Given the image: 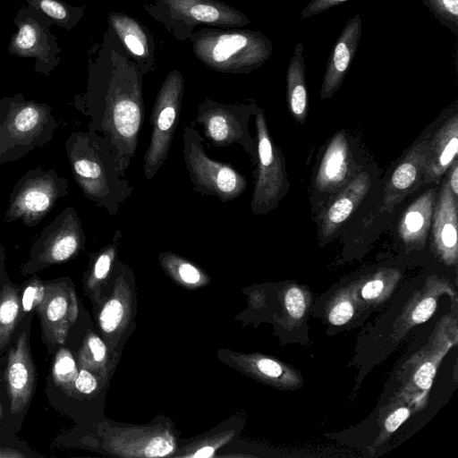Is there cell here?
I'll use <instances>...</instances> for the list:
<instances>
[{"instance_id": "obj_1", "label": "cell", "mask_w": 458, "mask_h": 458, "mask_svg": "<svg viewBox=\"0 0 458 458\" xmlns=\"http://www.w3.org/2000/svg\"><path fill=\"white\" fill-rule=\"evenodd\" d=\"M72 176L84 196L114 215L132 192L109 141L94 131H72L64 142Z\"/></svg>"}, {"instance_id": "obj_2", "label": "cell", "mask_w": 458, "mask_h": 458, "mask_svg": "<svg viewBox=\"0 0 458 458\" xmlns=\"http://www.w3.org/2000/svg\"><path fill=\"white\" fill-rule=\"evenodd\" d=\"M56 127L50 105L28 100L21 93L0 98V165L44 147Z\"/></svg>"}, {"instance_id": "obj_3", "label": "cell", "mask_w": 458, "mask_h": 458, "mask_svg": "<svg viewBox=\"0 0 458 458\" xmlns=\"http://www.w3.org/2000/svg\"><path fill=\"white\" fill-rule=\"evenodd\" d=\"M69 182L55 169H29L21 175L9 195L4 223L21 221L27 227L38 225L68 194Z\"/></svg>"}, {"instance_id": "obj_4", "label": "cell", "mask_w": 458, "mask_h": 458, "mask_svg": "<svg viewBox=\"0 0 458 458\" xmlns=\"http://www.w3.org/2000/svg\"><path fill=\"white\" fill-rule=\"evenodd\" d=\"M182 154L194 190L223 202L233 200L247 187L245 177L225 163L209 157L200 134L191 126L182 133Z\"/></svg>"}, {"instance_id": "obj_5", "label": "cell", "mask_w": 458, "mask_h": 458, "mask_svg": "<svg viewBox=\"0 0 458 458\" xmlns=\"http://www.w3.org/2000/svg\"><path fill=\"white\" fill-rule=\"evenodd\" d=\"M85 233L76 209L62 210L33 242L22 265V276L33 275L77 256L85 246Z\"/></svg>"}, {"instance_id": "obj_6", "label": "cell", "mask_w": 458, "mask_h": 458, "mask_svg": "<svg viewBox=\"0 0 458 458\" xmlns=\"http://www.w3.org/2000/svg\"><path fill=\"white\" fill-rule=\"evenodd\" d=\"M257 128L258 170L251 199L255 215L274 209L285 195L289 184L284 160L280 149L272 140L262 110L255 115Z\"/></svg>"}, {"instance_id": "obj_7", "label": "cell", "mask_w": 458, "mask_h": 458, "mask_svg": "<svg viewBox=\"0 0 458 458\" xmlns=\"http://www.w3.org/2000/svg\"><path fill=\"white\" fill-rule=\"evenodd\" d=\"M13 22L17 31L11 36L7 52L18 57L33 58L34 70L46 76L60 64L62 52L51 25L28 7H21Z\"/></svg>"}, {"instance_id": "obj_8", "label": "cell", "mask_w": 458, "mask_h": 458, "mask_svg": "<svg viewBox=\"0 0 458 458\" xmlns=\"http://www.w3.org/2000/svg\"><path fill=\"white\" fill-rule=\"evenodd\" d=\"M182 98V81L169 77L163 84L150 115L152 131L145 153L143 170L147 179L154 177L166 160L175 132Z\"/></svg>"}, {"instance_id": "obj_9", "label": "cell", "mask_w": 458, "mask_h": 458, "mask_svg": "<svg viewBox=\"0 0 458 458\" xmlns=\"http://www.w3.org/2000/svg\"><path fill=\"white\" fill-rule=\"evenodd\" d=\"M36 310L45 343L53 346L63 344L78 313L75 294L68 279L44 281V294Z\"/></svg>"}, {"instance_id": "obj_10", "label": "cell", "mask_w": 458, "mask_h": 458, "mask_svg": "<svg viewBox=\"0 0 458 458\" xmlns=\"http://www.w3.org/2000/svg\"><path fill=\"white\" fill-rule=\"evenodd\" d=\"M250 111L235 106L203 103L199 107L196 122L201 124L207 138L216 147L241 144L251 155L257 150L248 131Z\"/></svg>"}, {"instance_id": "obj_11", "label": "cell", "mask_w": 458, "mask_h": 458, "mask_svg": "<svg viewBox=\"0 0 458 458\" xmlns=\"http://www.w3.org/2000/svg\"><path fill=\"white\" fill-rule=\"evenodd\" d=\"M206 50L208 63L219 68L236 62V67L253 69L272 54V44L260 32H236L219 35Z\"/></svg>"}, {"instance_id": "obj_12", "label": "cell", "mask_w": 458, "mask_h": 458, "mask_svg": "<svg viewBox=\"0 0 458 458\" xmlns=\"http://www.w3.org/2000/svg\"><path fill=\"white\" fill-rule=\"evenodd\" d=\"M30 322L27 318L8 353L5 375L12 415L28 407L35 389L37 373L30 345Z\"/></svg>"}, {"instance_id": "obj_13", "label": "cell", "mask_w": 458, "mask_h": 458, "mask_svg": "<svg viewBox=\"0 0 458 458\" xmlns=\"http://www.w3.org/2000/svg\"><path fill=\"white\" fill-rule=\"evenodd\" d=\"M361 36V18L355 14L344 26L328 56L320 98H331L341 87L358 50Z\"/></svg>"}, {"instance_id": "obj_14", "label": "cell", "mask_w": 458, "mask_h": 458, "mask_svg": "<svg viewBox=\"0 0 458 458\" xmlns=\"http://www.w3.org/2000/svg\"><path fill=\"white\" fill-rule=\"evenodd\" d=\"M432 234L436 248L447 261L456 259L457 198L453 194L447 179L441 186L432 216Z\"/></svg>"}, {"instance_id": "obj_15", "label": "cell", "mask_w": 458, "mask_h": 458, "mask_svg": "<svg viewBox=\"0 0 458 458\" xmlns=\"http://www.w3.org/2000/svg\"><path fill=\"white\" fill-rule=\"evenodd\" d=\"M430 140L414 145L394 171L386 189L384 202L394 206L423 181Z\"/></svg>"}, {"instance_id": "obj_16", "label": "cell", "mask_w": 458, "mask_h": 458, "mask_svg": "<svg viewBox=\"0 0 458 458\" xmlns=\"http://www.w3.org/2000/svg\"><path fill=\"white\" fill-rule=\"evenodd\" d=\"M351 150L344 131L331 139L317 172L315 184L320 191H333L349 179Z\"/></svg>"}, {"instance_id": "obj_17", "label": "cell", "mask_w": 458, "mask_h": 458, "mask_svg": "<svg viewBox=\"0 0 458 458\" xmlns=\"http://www.w3.org/2000/svg\"><path fill=\"white\" fill-rule=\"evenodd\" d=\"M458 116L448 118L429 141L422 182H437L456 158Z\"/></svg>"}, {"instance_id": "obj_18", "label": "cell", "mask_w": 458, "mask_h": 458, "mask_svg": "<svg viewBox=\"0 0 458 458\" xmlns=\"http://www.w3.org/2000/svg\"><path fill=\"white\" fill-rule=\"evenodd\" d=\"M371 185L369 174L356 175L324 210L321 218L323 236H330L347 220L367 195Z\"/></svg>"}, {"instance_id": "obj_19", "label": "cell", "mask_w": 458, "mask_h": 458, "mask_svg": "<svg viewBox=\"0 0 458 458\" xmlns=\"http://www.w3.org/2000/svg\"><path fill=\"white\" fill-rule=\"evenodd\" d=\"M435 191L430 189L403 212L398 224L399 236L406 244H423L432 222Z\"/></svg>"}, {"instance_id": "obj_20", "label": "cell", "mask_w": 458, "mask_h": 458, "mask_svg": "<svg viewBox=\"0 0 458 458\" xmlns=\"http://www.w3.org/2000/svg\"><path fill=\"white\" fill-rule=\"evenodd\" d=\"M303 45L296 44L286 71L287 102L291 114L304 123L308 113V91L305 79Z\"/></svg>"}, {"instance_id": "obj_21", "label": "cell", "mask_w": 458, "mask_h": 458, "mask_svg": "<svg viewBox=\"0 0 458 458\" xmlns=\"http://www.w3.org/2000/svg\"><path fill=\"white\" fill-rule=\"evenodd\" d=\"M22 315L18 288L7 277L0 292V352L9 344Z\"/></svg>"}, {"instance_id": "obj_22", "label": "cell", "mask_w": 458, "mask_h": 458, "mask_svg": "<svg viewBox=\"0 0 458 458\" xmlns=\"http://www.w3.org/2000/svg\"><path fill=\"white\" fill-rule=\"evenodd\" d=\"M27 7L50 25L71 30L83 13L82 7L72 6L63 0H25Z\"/></svg>"}, {"instance_id": "obj_23", "label": "cell", "mask_w": 458, "mask_h": 458, "mask_svg": "<svg viewBox=\"0 0 458 458\" xmlns=\"http://www.w3.org/2000/svg\"><path fill=\"white\" fill-rule=\"evenodd\" d=\"M433 16L454 36L458 35V0H421Z\"/></svg>"}, {"instance_id": "obj_24", "label": "cell", "mask_w": 458, "mask_h": 458, "mask_svg": "<svg viewBox=\"0 0 458 458\" xmlns=\"http://www.w3.org/2000/svg\"><path fill=\"white\" fill-rule=\"evenodd\" d=\"M52 376L55 385L64 390L69 388L70 385L75 381L77 377L76 365L68 350L60 349L55 354Z\"/></svg>"}, {"instance_id": "obj_25", "label": "cell", "mask_w": 458, "mask_h": 458, "mask_svg": "<svg viewBox=\"0 0 458 458\" xmlns=\"http://www.w3.org/2000/svg\"><path fill=\"white\" fill-rule=\"evenodd\" d=\"M44 294V281L37 275L28 280L24 285L21 303L23 315L36 310Z\"/></svg>"}, {"instance_id": "obj_26", "label": "cell", "mask_w": 458, "mask_h": 458, "mask_svg": "<svg viewBox=\"0 0 458 458\" xmlns=\"http://www.w3.org/2000/svg\"><path fill=\"white\" fill-rule=\"evenodd\" d=\"M123 316V308L115 299L110 300L99 315V323L103 331L110 333L119 326Z\"/></svg>"}, {"instance_id": "obj_27", "label": "cell", "mask_w": 458, "mask_h": 458, "mask_svg": "<svg viewBox=\"0 0 458 458\" xmlns=\"http://www.w3.org/2000/svg\"><path fill=\"white\" fill-rule=\"evenodd\" d=\"M115 246L105 248L97 257L92 266L89 281L97 282L105 279L109 271L114 257Z\"/></svg>"}, {"instance_id": "obj_28", "label": "cell", "mask_w": 458, "mask_h": 458, "mask_svg": "<svg viewBox=\"0 0 458 458\" xmlns=\"http://www.w3.org/2000/svg\"><path fill=\"white\" fill-rule=\"evenodd\" d=\"M167 265L176 269L180 278L186 284H197L200 280V272L192 264L177 259L176 257L167 255L165 257Z\"/></svg>"}, {"instance_id": "obj_29", "label": "cell", "mask_w": 458, "mask_h": 458, "mask_svg": "<svg viewBox=\"0 0 458 458\" xmlns=\"http://www.w3.org/2000/svg\"><path fill=\"white\" fill-rule=\"evenodd\" d=\"M190 15L196 21L202 22H216L221 20L222 13L211 4H193L190 9Z\"/></svg>"}, {"instance_id": "obj_30", "label": "cell", "mask_w": 458, "mask_h": 458, "mask_svg": "<svg viewBox=\"0 0 458 458\" xmlns=\"http://www.w3.org/2000/svg\"><path fill=\"white\" fill-rule=\"evenodd\" d=\"M285 306L293 318L302 317L305 311V299L299 288L292 287L288 290L285 294Z\"/></svg>"}, {"instance_id": "obj_31", "label": "cell", "mask_w": 458, "mask_h": 458, "mask_svg": "<svg viewBox=\"0 0 458 458\" xmlns=\"http://www.w3.org/2000/svg\"><path fill=\"white\" fill-rule=\"evenodd\" d=\"M348 0H311L301 12V18L306 19L319 14Z\"/></svg>"}, {"instance_id": "obj_32", "label": "cell", "mask_w": 458, "mask_h": 458, "mask_svg": "<svg viewBox=\"0 0 458 458\" xmlns=\"http://www.w3.org/2000/svg\"><path fill=\"white\" fill-rule=\"evenodd\" d=\"M353 314V308L350 301H343L337 303L329 314V320L333 325L341 326L346 323Z\"/></svg>"}, {"instance_id": "obj_33", "label": "cell", "mask_w": 458, "mask_h": 458, "mask_svg": "<svg viewBox=\"0 0 458 458\" xmlns=\"http://www.w3.org/2000/svg\"><path fill=\"white\" fill-rule=\"evenodd\" d=\"M173 451V444L167 439L156 437L148 443L144 449V454L148 457H161L170 454Z\"/></svg>"}, {"instance_id": "obj_34", "label": "cell", "mask_w": 458, "mask_h": 458, "mask_svg": "<svg viewBox=\"0 0 458 458\" xmlns=\"http://www.w3.org/2000/svg\"><path fill=\"white\" fill-rule=\"evenodd\" d=\"M75 388L82 394H91L98 386L95 377L86 369H81L74 381Z\"/></svg>"}, {"instance_id": "obj_35", "label": "cell", "mask_w": 458, "mask_h": 458, "mask_svg": "<svg viewBox=\"0 0 458 458\" xmlns=\"http://www.w3.org/2000/svg\"><path fill=\"white\" fill-rule=\"evenodd\" d=\"M87 351L92 358V360L97 362H102L106 354V348L105 344L101 341V339L96 335H90L87 340Z\"/></svg>"}, {"instance_id": "obj_36", "label": "cell", "mask_w": 458, "mask_h": 458, "mask_svg": "<svg viewBox=\"0 0 458 458\" xmlns=\"http://www.w3.org/2000/svg\"><path fill=\"white\" fill-rule=\"evenodd\" d=\"M436 301L433 298L423 300L414 310L412 319L416 323H422L428 320L436 310Z\"/></svg>"}, {"instance_id": "obj_37", "label": "cell", "mask_w": 458, "mask_h": 458, "mask_svg": "<svg viewBox=\"0 0 458 458\" xmlns=\"http://www.w3.org/2000/svg\"><path fill=\"white\" fill-rule=\"evenodd\" d=\"M435 371V367L430 362L424 363L414 376V381L417 386L422 389L429 388Z\"/></svg>"}, {"instance_id": "obj_38", "label": "cell", "mask_w": 458, "mask_h": 458, "mask_svg": "<svg viewBox=\"0 0 458 458\" xmlns=\"http://www.w3.org/2000/svg\"><path fill=\"white\" fill-rule=\"evenodd\" d=\"M139 35L137 31H128L123 35V41L134 55L140 56L145 53V46Z\"/></svg>"}, {"instance_id": "obj_39", "label": "cell", "mask_w": 458, "mask_h": 458, "mask_svg": "<svg viewBox=\"0 0 458 458\" xmlns=\"http://www.w3.org/2000/svg\"><path fill=\"white\" fill-rule=\"evenodd\" d=\"M409 410L406 408H400L394 411L386 421V428L389 432L395 431L399 426L408 418Z\"/></svg>"}, {"instance_id": "obj_40", "label": "cell", "mask_w": 458, "mask_h": 458, "mask_svg": "<svg viewBox=\"0 0 458 458\" xmlns=\"http://www.w3.org/2000/svg\"><path fill=\"white\" fill-rule=\"evenodd\" d=\"M257 367L260 372L270 377H277L282 374L280 364L273 360L261 359L258 361Z\"/></svg>"}, {"instance_id": "obj_41", "label": "cell", "mask_w": 458, "mask_h": 458, "mask_svg": "<svg viewBox=\"0 0 458 458\" xmlns=\"http://www.w3.org/2000/svg\"><path fill=\"white\" fill-rule=\"evenodd\" d=\"M384 288L383 281L375 279L368 282L362 288L361 295L363 298L369 300L377 297Z\"/></svg>"}, {"instance_id": "obj_42", "label": "cell", "mask_w": 458, "mask_h": 458, "mask_svg": "<svg viewBox=\"0 0 458 458\" xmlns=\"http://www.w3.org/2000/svg\"><path fill=\"white\" fill-rule=\"evenodd\" d=\"M451 171L447 178L449 187L455 198L458 197V161L457 158L452 163Z\"/></svg>"}, {"instance_id": "obj_43", "label": "cell", "mask_w": 458, "mask_h": 458, "mask_svg": "<svg viewBox=\"0 0 458 458\" xmlns=\"http://www.w3.org/2000/svg\"><path fill=\"white\" fill-rule=\"evenodd\" d=\"M5 249L2 244H0V292L5 279L8 277L5 270Z\"/></svg>"}, {"instance_id": "obj_44", "label": "cell", "mask_w": 458, "mask_h": 458, "mask_svg": "<svg viewBox=\"0 0 458 458\" xmlns=\"http://www.w3.org/2000/svg\"><path fill=\"white\" fill-rule=\"evenodd\" d=\"M3 457H27V455L13 448L0 446V458Z\"/></svg>"}, {"instance_id": "obj_45", "label": "cell", "mask_w": 458, "mask_h": 458, "mask_svg": "<svg viewBox=\"0 0 458 458\" xmlns=\"http://www.w3.org/2000/svg\"><path fill=\"white\" fill-rule=\"evenodd\" d=\"M214 453V448L211 446H205L198 450L191 457L195 458H207L210 457Z\"/></svg>"}, {"instance_id": "obj_46", "label": "cell", "mask_w": 458, "mask_h": 458, "mask_svg": "<svg viewBox=\"0 0 458 458\" xmlns=\"http://www.w3.org/2000/svg\"><path fill=\"white\" fill-rule=\"evenodd\" d=\"M3 415H4L3 407H2V404L0 403V419L3 418Z\"/></svg>"}]
</instances>
